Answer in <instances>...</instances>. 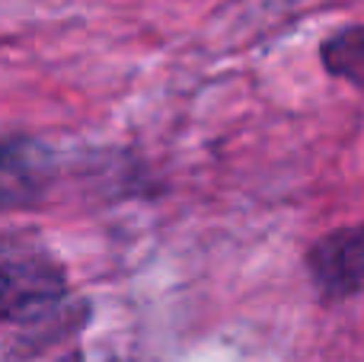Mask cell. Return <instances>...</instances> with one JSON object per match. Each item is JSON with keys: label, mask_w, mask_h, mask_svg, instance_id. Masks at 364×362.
Returning a JSON list of instances; mask_svg holds the SVG:
<instances>
[{"label": "cell", "mask_w": 364, "mask_h": 362, "mask_svg": "<svg viewBox=\"0 0 364 362\" xmlns=\"http://www.w3.org/2000/svg\"><path fill=\"white\" fill-rule=\"evenodd\" d=\"M64 299L61 273L45 263L0 260V318L32 321Z\"/></svg>", "instance_id": "cell-1"}, {"label": "cell", "mask_w": 364, "mask_h": 362, "mask_svg": "<svg viewBox=\"0 0 364 362\" xmlns=\"http://www.w3.org/2000/svg\"><path fill=\"white\" fill-rule=\"evenodd\" d=\"M48 183L42 154L32 145H0V209H19L42 196Z\"/></svg>", "instance_id": "cell-3"}, {"label": "cell", "mask_w": 364, "mask_h": 362, "mask_svg": "<svg viewBox=\"0 0 364 362\" xmlns=\"http://www.w3.org/2000/svg\"><path fill=\"white\" fill-rule=\"evenodd\" d=\"M361 231L358 228H342L323 237L307 257V267L314 282L329 295H355L361 286Z\"/></svg>", "instance_id": "cell-2"}, {"label": "cell", "mask_w": 364, "mask_h": 362, "mask_svg": "<svg viewBox=\"0 0 364 362\" xmlns=\"http://www.w3.org/2000/svg\"><path fill=\"white\" fill-rule=\"evenodd\" d=\"M323 61L333 74L346 77V81H361V71H364V36L358 26L352 29L339 32L336 38H329L326 48H323Z\"/></svg>", "instance_id": "cell-4"}]
</instances>
